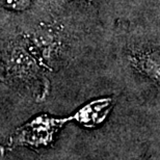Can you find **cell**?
Returning a JSON list of instances; mask_svg holds the SVG:
<instances>
[{
	"instance_id": "obj_1",
	"label": "cell",
	"mask_w": 160,
	"mask_h": 160,
	"mask_svg": "<svg viewBox=\"0 0 160 160\" xmlns=\"http://www.w3.org/2000/svg\"><path fill=\"white\" fill-rule=\"evenodd\" d=\"M67 119H54L41 116L18 128L12 135L8 142V150L18 147H29L40 149L47 147L53 142V137L62 126Z\"/></svg>"
},
{
	"instance_id": "obj_2",
	"label": "cell",
	"mask_w": 160,
	"mask_h": 160,
	"mask_svg": "<svg viewBox=\"0 0 160 160\" xmlns=\"http://www.w3.org/2000/svg\"><path fill=\"white\" fill-rule=\"evenodd\" d=\"M110 108V100L104 99L86 105L75 114L74 119L86 127H95L105 119Z\"/></svg>"
},
{
	"instance_id": "obj_3",
	"label": "cell",
	"mask_w": 160,
	"mask_h": 160,
	"mask_svg": "<svg viewBox=\"0 0 160 160\" xmlns=\"http://www.w3.org/2000/svg\"><path fill=\"white\" fill-rule=\"evenodd\" d=\"M5 8L16 12H23L31 4V0H0Z\"/></svg>"
},
{
	"instance_id": "obj_4",
	"label": "cell",
	"mask_w": 160,
	"mask_h": 160,
	"mask_svg": "<svg viewBox=\"0 0 160 160\" xmlns=\"http://www.w3.org/2000/svg\"><path fill=\"white\" fill-rule=\"evenodd\" d=\"M4 151H5V149L3 148V147L0 146V156H1V155L3 154V153H4Z\"/></svg>"
}]
</instances>
